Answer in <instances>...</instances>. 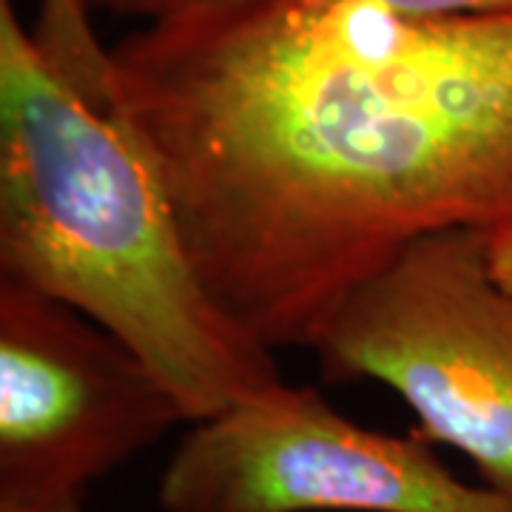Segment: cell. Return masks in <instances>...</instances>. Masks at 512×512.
I'll return each instance as SVG.
<instances>
[{
  "mask_svg": "<svg viewBox=\"0 0 512 512\" xmlns=\"http://www.w3.org/2000/svg\"><path fill=\"white\" fill-rule=\"evenodd\" d=\"M109 92L205 288L262 348H313L441 231L481 234L512 288V12L251 0L120 40Z\"/></svg>",
  "mask_w": 512,
  "mask_h": 512,
  "instance_id": "cell-1",
  "label": "cell"
},
{
  "mask_svg": "<svg viewBox=\"0 0 512 512\" xmlns=\"http://www.w3.org/2000/svg\"><path fill=\"white\" fill-rule=\"evenodd\" d=\"M387 9L421 18H456V15H490L512 12V0H376Z\"/></svg>",
  "mask_w": 512,
  "mask_h": 512,
  "instance_id": "cell-7",
  "label": "cell"
},
{
  "mask_svg": "<svg viewBox=\"0 0 512 512\" xmlns=\"http://www.w3.org/2000/svg\"><path fill=\"white\" fill-rule=\"evenodd\" d=\"M313 350L328 382L390 387L421 439L470 458L512 501V288L481 234L410 242L350 293Z\"/></svg>",
  "mask_w": 512,
  "mask_h": 512,
  "instance_id": "cell-3",
  "label": "cell"
},
{
  "mask_svg": "<svg viewBox=\"0 0 512 512\" xmlns=\"http://www.w3.org/2000/svg\"><path fill=\"white\" fill-rule=\"evenodd\" d=\"M157 495L163 512H512L507 495L450 473L419 433L370 430L285 382L194 421Z\"/></svg>",
  "mask_w": 512,
  "mask_h": 512,
  "instance_id": "cell-4",
  "label": "cell"
},
{
  "mask_svg": "<svg viewBox=\"0 0 512 512\" xmlns=\"http://www.w3.org/2000/svg\"><path fill=\"white\" fill-rule=\"evenodd\" d=\"M0 282L111 330L188 424L282 382L197 274L157 168L114 109L92 20L29 29L12 0H0Z\"/></svg>",
  "mask_w": 512,
  "mask_h": 512,
  "instance_id": "cell-2",
  "label": "cell"
},
{
  "mask_svg": "<svg viewBox=\"0 0 512 512\" xmlns=\"http://www.w3.org/2000/svg\"><path fill=\"white\" fill-rule=\"evenodd\" d=\"M92 9H103L109 15L131 20H146V26L168 23V20H185L225 12L251 0H86Z\"/></svg>",
  "mask_w": 512,
  "mask_h": 512,
  "instance_id": "cell-6",
  "label": "cell"
},
{
  "mask_svg": "<svg viewBox=\"0 0 512 512\" xmlns=\"http://www.w3.org/2000/svg\"><path fill=\"white\" fill-rule=\"evenodd\" d=\"M185 419L140 353L0 282V512H86V490Z\"/></svg>",
  "mask_w": 512,
  "mask_h": 512,
  "instance_id": "cell-5",
  "label": "cell"
}]
</instances>
